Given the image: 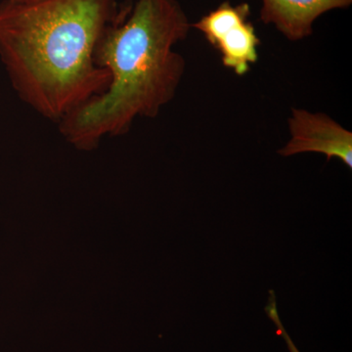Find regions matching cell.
Here are the masks:
<instances>
[{
    "instance_id": "1",
    "label": "cell",
    "mask_w": 352,
    "mask_h": 352,
    "mask_svg": "<svg viewBox=\"0 0 352 352\" xmlns=\"http://www.w3.org/2000/svg\"><path fill=\"white\" fill-rule=\"evenodd\" d=\"M131 6L117 0L0 2V60L21 100L60 122L103 94L111 75L97 65V47Z\"/></svg>"
},
{
    "instance_id": "2",
    "label": "cell",
    "mask_w": 352,
    "mask_h": 352,
    "mask_svg": "<svg viewBox=\"0 0 352 352\" xmlns=\"http://www.w3.org/2000/svg\"><path fill=\"white\" fill-rule=\"evenodd\" d=\"M190 28L176 0H138L97 47L96 63L111 75L108 89L58 122L65 140L91 150L104 138L127 133L138 118H156L184 76L186 63L173 46Z\"/></svg>"
},
{
    "instance_id": "3",
    "label": "cell",
    "mask_w": 352,
    "mask_h": 352,
    "mask_svg": "<svg viewBox=\"0 0 352 352\" xmlns=\"http://www.w3.org/2000/svg\"><path fill=\"white\" fill-rule=\"evenodd\" d=\"M250 16L249 4L233 6L224 1L191 24V28L200 31L208 43L219 51L223 66L237 76L249 73L252 65L258 60L261 41Z\"/></svg>"
},
{
    "instance_id": "4",
    "label": "cell",
    "mask_w": 352,
    "mask_h": 352,
    "mask_svg": "<svg viewBox=\"0 0 352 352\" xmlns=\"http://www.w3.org/2000/svg\"><path fill=\"white\" fill-rule=\"evenodd\" d=\"M291 138L280 149L281 156L289 157L300 153H320L340 160L352 168V132L324 113L308 112L303 109H292L289 118Z\"/></svg>"
},
{
    "instance_id": "5",
    "label": "cell",
    "mask_w": 352,
    "mask_h": 352,
    "mask_svg": "<svg viewBox=\"0 0 352 352\" xmlns=\"http://www.w3.org/2000/svg\"><path fill=\"white\" fill-rule=\"evenodd\" d=\"M261 20L271 24L289 41L311 36L314 24L323 14L349 8L352 0H261Z\"/></svg>"
},
{
    "instance_id": "6",
    "label": "cell",
    "mask_w": 352,
    "mask_h": 352,
    "mask_svg": "<svg viewBox=\"0 0 352 352\" xmlns=\"http://www.w3.org/2000/svg\"><path fill=\"white\" fill-rule=\"evenodd\" d=\"M265 312L271 320L273 321V323L275 324V326H276L278 335L281 336L285 342H286L289 352H300L296 344H294L293 340L291 339L289 333H287L286 329H285L283 323H282L281 319H280L279 314H278L276 296H275V292L272 291V289L270 292V298H268V303L265 307Z\"/></svg>"
},
{
    "instance_id": "7",
    "label": "cell",
    "mask_w": 352,
    "mask_h": 352,
    "mask_svg": "<svg viewBox=\"0 0 352 352\" xmlns=\"http://www.w3.org/2000/svg\"><path fill=\"white\" fill-rule=\"evenodd\" d=\"M9 1L19 4H32L36 3V2L43 1V0H9Z\"/></svg>"
}]
</instances>
